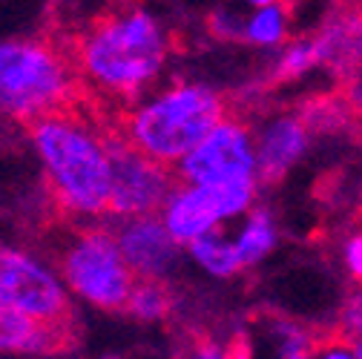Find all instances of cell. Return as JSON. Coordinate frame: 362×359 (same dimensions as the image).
<instances>
[{
	"label": "cell",
	"instance_id": "1",
	"mask_svg": "<svg viewBox=\"0 0 362 359\" xmlns=\"http://www.w3.org/2000/svg\"><path fill=\"white\" fill-rule=\"evenodd\" d=\"M61 43L72 58L83 101L104 121L139 104L173 49L161 20L135 4L101 9Z\"/></svg>",
	"mask_w": 362,
	"mask_h": 359
},
{
	"label": "cell",
	"instance_id": "2",
	"mask_svg": "<svg viewBox=\"0 0 362 359\" xmlns=\"http://www.w3.org/2000/svg\"><path fill=\"white\" fill-rule=\"evenodd\" d=\"M26 132L55 210L75 221L110 216L107 121L83 95L66 110L35 118L26 124Z\"/></svg>",
	"mask_w": 362,
	"mask_h": 359
},
{
	"label": "cell",
	"instance_id": "3",
	"mask_svg": "<svg viewBox=\"0 0 362 359\" xmlns=\"http://www.w3.org/2000/svg\"><path fill=\"white\" fill-rule=\"evenodd\" d=\"M230 115L233 95L178 81L150 101L121 110L107 121V126L141 155L164 167H175Z\"/></svg>",
	"mask_w": 362,
	"mask_h": 359
},
{
	"label": "cell",
	"instance_id": "4",
	"mask_svg": "<svg viewBox=\"0 0 362 359\" xmlns=\"http://www.w3.org/2000/svg\"><path fill=\"white\" fill-rule=\"evenodd\" d=\"M81 101L72 58L58 37L0 40V118L32 124Z\"/></svg>",
	"mask_w": 362,
	"mask_h": 359
},
{
	"label": "cell",
	"instance_id": "5",
	"mask_svg": "<svg viewBox=\"0 0 362 359\" xmlns=\"http://www.w3.org/2000/svg\"><path fill=\"white\" fill-rule=\"evenodd\" d=\"M61 282L69 293L98 310H124L135 276L110 228H78L61 253Z\"/></svg>",
	"mask_w": 362,
	"mask_h": 359
},
{
	"label": "cell",
	"instance_id": "6",
	"mask_svg": "<svg viewBox=\"0 0 362 359\" xmlns=\"http://www.w3.org/2000/svg\"><path fill=\"white\" fill-rule=\"evenodd\" d=\"M0 305L40 325L78 328L72 296L61 276L26 250L6 245H0Z\"/></svg>",
	"mask_w": 362,
	"mask_h": 359
},
{
	"label": "cell",
	"instance_id": "7",
	"mask_svg": "<svg viewBox=\"0 0 362 359\" xmlns=\"http://www.w3.org/2000/svg\"><path fill=\"white\" fill-rule=\"evenodd\" d=\"M110 150V216L112 218H139L164 210L167 199L181 187L173 167H164L139 150H132L121 136L107 126Z\"/></svg>",
	"mask_w": 362,
	"mask_h": 359
},
{
	"label": "cell",
	"instance_id": "8",
	"mask_svg": "<svg viewBox=\"0 0 362 359\" xmlns=\"http://www.w3.org/2000/svg\"><path fill=\"white\" fill-rule=\"evenodd\" d=\"M173 170L178 182L190 187H216L253 178L256 155L250 144V124L239 115H230Z\"/></svg>",
	"mask_w": 362,
	"mask_h": 359
},
{
	"label": "cell",
	"instance_id": "9",
	"mask_svg": "<svg viewBox=\"0 0 362 359\" xmlns=\"http://www.w3.org/2000/svg\"><path fill=\"white\" fill-rule=\"evenodd\" d=\"M256 182L242 178L230 184H216V187H190L181 184L164 204L161 224L167 228L170 239L175 245H190L210 233L221 218L236 216L253 204Z\"/></svg>",
	"mask_w": 362,
	"mask_h": 359
},
{
	"label": "cell",
	"instance_id": "10",
	"mask_svg": "<svg viewBox=\"0 0 362 359\" xmlns=\"http://www.w3.org/2000/svg\"><path fill=\"white\" fill-rule=\"evenodd\" d=\"M112 239L135 279H164L178 259V245L158 216L118 218Z\"/></svg>",
	"mask_w": 362,
	"mask_h": 359
},
{
	"label": "cell",
	"instance_id": "11",
	"mask_svg": "<svg viewBox=\"0 0 362 359\" xmlns=\"http://www.w3.org/2000/svg\"><path fill=\"white\" fill-rule=\"evenodd\" d=\"M310 37L320 52V64L337 83L356 78L362 64V0H334L322 26Z\"/></svg>",
	"mask_w": 362,
	"mask_h": 359
},
{
	"label": "cell",
	"instance_id": "12",
	"mask_svg": "<svg viewBox=\"0 0 362 359\" xmlns=\"http://www.w3.org/2000/svg\"><path fill=\"white\" fill-rule=\"evenodd\" d=\"M310 132L305 129V124L299 121L296 112L279 115L274 124L264 129V136L259 141V153L256 155V170H259V182L264 187L279 184L285 172L302 158L305 147H308Z\"/></svg>",
	"mask_w": 362,
	"mask_h": 359
},
{
	"label": "cell",
	"instance_id": "13",
	"mask_svg": "<svg viewBox=\"0 0 362 359\" xmlns=\"http://www.w3.org/2000/svg\"><path fill=\"white\" fill-rule=\"evenodd\" d=\"M78 328H52L40 325L18 310L0 305V353H35V356H49L64 353L75 348Z\"/></svg>",
	"mask_w": 362,
	"mask_h": 359
},
{
	"label": "cell",
	"instance_id": "14",
	"mask_svg": "<svg viewBox=\"0 0 362 359\" xmlns=\"http://www.w3.org/2000/svg\"><path fill=\"white\" fill-rule=\"evenodd\" d=\"M175 359H250V339L245 331L218 339L204 328H190L181 334Z\"/></svg>",
	"mask_w": 362,
	"mask_h": 359
},
{
	"label": "cell",
	"instance_id": "15",
	"mask_svg": "<svg viewBox=\"0 0 362 359\" xmlns=\"http://www.w3.org/2000/svg\"><path fill=\"white\" fill-rule=\"evenodd\" d=\"M124 310L141 322H161L175 310V296L164 279H135Z\"/></svg>",
	"mask_w": 362,
	"mask_h": 359
},
{
	"label": "cell",
	"instance_id": "16",
	"mask_svg": "<svg viewBox=\"0 0 362 359\" xmlns=\"http://www.w3.org/2000/svg\"><path fill=\"white\" fill-rule=\"evenodd\" d=\"M247 224H245V230L239 236V242L233 245L236 247V256L242 261V267L247 264H256L259 259H264L270 253V247L276 245V230H274V218H270L267 210L256 207L247 213Z\"/></svg>",
	"mask_w": 362,
	"mask_h": 359
},
{
	"label": "cell",
	"instance_id": "17",
	"mask_svg": "<svg viewBox=\"0 0 362 359\" xmlns=\"http://www.w3.org/2000/svg\"><path fill=\"white\" fill-rule=\"evenodd\" d=\"M291 0H279L274 6L259 9L250 23H245V40L262 43V47H274L288 37V20H291Z\"/></svg>",
	"mask_w": 362,
	"mask_h": 359
},
{
	"label": "cell",
	"instance_id": "18",
	"mask_svg": "<svg viewBox=\"0 0 362 359\" xmlns=\"http://www.w3.org/2000/svg\"><path fill=\"white\" fill-rule=\"evenodd\" d=\"M316 64H320V52H316V43L313 37H299L293 40L291 47L279 55L274 72H270L264 89H274L279 83H288V81H296L299 75H305L308 69H313Z\"/></svg>",
	"mask_w": 362,
	"mask_h": 359
},
{
	"label": "cell",
	"instance_id": "19",
	"mask_svg": "<svg viewBox=\"0 0 362 359\" xmlns=\"http://www.w3.org/2000/svg\"><path fill=\"white\" fill-rule=\"evenodd\" d=\"M190 250L207 267V271L216 273V276H233V273L242 271V261L236 256V247L228 245V242H224L221 236H216V233H204L202 239L190 242Z\"/></svg>",
	"mask_w": 362,
	"mask_h": 359
},
{
	"label": "cell",
	"instance_id": "20",
	"mask_svg": "<svg viewBox=\"0 0 362 359\" xmlns=\"http://www.w3.org/2000/svg\"><path fill=\"white\" fill-rule=\"evenodd\" d=\"M305 359H359V356H356V345L337 325H322V328H308Z\"/></svg>",
	"mask_w": 362,
	"mask_h": 359
},
{
	"label": "cell",
	"instance_id": "21",
	"mask_svg": "<svg viewBox=\"0 0 362 359\" xmlns=\"http://www.w3.org/2000/svg\"><path fill=\"white\" fill-rule=\"evenodd\" d=\"M342 259H345V267H348V273L351 279L362 288V230H354L345 245H342Z\"/></svg>",
	"mask_w": 362,
	"mask_h": 359
},
{
	"label": "cell",
	"instance_id": "22",
	"mask_svg": "<svg viewBox=\"0 0 362 359\" xmlns=\"http://www.w3.org/2000/svg\"><path fill=\"white\" fill-rule=\"evenodd\" d=\"M210 32L216 37H224V40H245V26L236 23L230 15H213L210 18Z\"/></svg>",
	"mask_w": 362,
	"mask_h": 359
},
{
	"label": "cell",
	"instance_id": "23",
	"mask_svg": "<svg viewBox=\"0 0 362 359\" xmlns=\"http://www.w3.org/2000/svg\"><path fill=\"white\" fill-rule=\"evenodd\" d=\"M354 228L362 230V199H359V210H356V216H354Z\"/></svg>",
	"mask_w": 362,
	"mask_h": 359
},
{
	"label": "cell",
	"instance_id": "24",
	"mask_svg": "<svg viewBox=\"0 0 362 359\" xmlns=\"http://www.w3.org/2000/svg\"><path fill=\"white\" fill-rule=\"evenodd\" d=\"M253 6H259V9H264V6H274V4H279V0H250Z\"/></svg>",
	"mask_w": 362,
	"mask_h": 359
},
{
	"label": "cell",
	"instance_id": "25",
	"mask_svg": "<svg viewBox=\"0 0 362 359\" xmlns=\"http://www.w3.org/2000/svg\"><path fill=\"white\" fill-rule=\"evenodd\" d=\"M285 359H305V351H299V353H291V356H285Z\"/></svg>",
	"mask_w": 362,
	"mask_h": 359
},
{
	"label": "cell",
	"instance_id": "26",
	"mask_svg": "<svg viewBox=\"0 0 362 359\" xmlns=\"http://www.w3.org/2000/svg\"><path fill=\"white\" fill-rule=\"evenodd\" d=\"M356 356L362 359V342H356Z\"/></svg>",
	"mask_w": 362,
	"mask_h": 359
},
{
	"label": "cell",
	"instance_id": "27",
	"mask_svg": "<svg viewBox=\"0 0 362 359\" xmlns=\"http://www.w3.org/2000/svg\"><path fill=\"white\" fill-rule=\"evenodd\" d=\"M359 72H362V64H359Z\"/></svg>",
	"mask_w": 362,
	"mask_h": 359
}]
</instances>
